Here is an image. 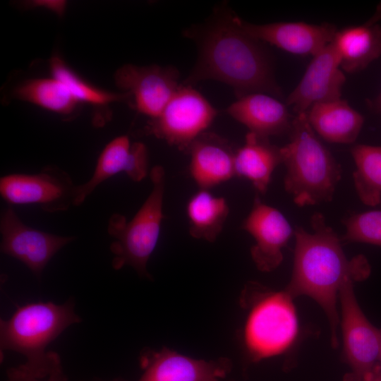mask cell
I'll use <instances>...</instances> for the list:
<instances>
[{
	"mask_svg": "<svg viewBox=\"0 0 381 381\" xmlns=\"http://www.w3.org/2000/svg\"><path fill=\"white\" fill-rule=\"evenodd\" d=\"M197 42L196 64L182 84L213 80L231 86L237 97L253 92L279 97L269 59L259 41L234 22L232 13L219 10L205 25L187 31Z\"/></svg>",
	"mask_w": 381,
	"mask_h": 381,
	"instance_id": "6da1fadb",
	"label": "cell"
},
{
	"mask_svg": "<svg viewBox=\"0 0 381 381\" xmlns=\"http://www.w3.org/2000/svg\"><path fill=\"white\" fill-rule=\"evenodd\" d=\"M313 233L301 226L294 229L296 240L292 276L285 291L292 297L306 295L314 299L325 312L331 328V343L338 345L339 322L337 298L349 279L361 280L370 273L366 259L357 256L349 260L341 239L328 226L322 214L310 219Z\"/></svg>",
	"mask_w": 381,
	"mask_h": 381,
	"instance_id": "7a4b0ae2",
	"label": "cell"
},
{
	"mask_svg": "<svg viewBox=\"0 0 381 381\" xmlns=\"http://www.w3.org/2000/svg\"><path fill=\"white\" fill-rule=\"evenodd\" d=\"M80 322L72 300L64 304L49 301L18 306L9 319L1 320V351L23 355L26 361L18 368L29 376L46 378L62 365L59 355L47 351V347L66 328Z\"/></svg>",
	"mask_w": 381,
	"mask_h": 381,
	"instance_id": "3957f363",
	"label": "cell"
},
{
	"mask_svg": "<svg viewBox=\"0 0 381 381\" xmlns=\"http://www.w3.org/2000/svg\"><path fill=\"white\" fill-rule=\"evenodd\" d=\"M289 133V142L281 147L285 190L299 207L331 201L341 166L317 138L306 113L294 117Z\"/></svg>",
	"mask_w": 381,
	"mask_h": 381,
	"instance_id": "277c9868",
	"label": "cell"
},
{
	"mask_svg": "<svg viewBox=\"0 0 381 381\" xmlns=\"http://www.w3.org/2000/svg\"><path fill=\"white\" fill-rule=\"evenodd\" d=\"M292 297L248 282L240 304L246 311L242 332L243 346L254 361L279 355L294 341L298 330Z\"/></svg>",
	"mask_w": 381,
	"mask_h": 381,
	"instance_id": "5b68a950",
	"label": "cell"
},
{
	"mask_svg": "<svg viewBox=\"0 0 381 381\" xmlns=\"http://www.w3.org/2000/svg\"><path fill=\"white\" fill-rule=\"evenodd\" d=\"M150 176L152 190L135 216L127 221L123 214L114 213L107 227L108 234L114 239L110 245L113 268L118 270L130 266L147 278H150L147 262L157 246L164 219V169L155 166Z\"/></svg>",
	"mask_w": 381,
	"mask_h": 381,
	"instance_id": "8992f818",
	"label": "cell"
},
{
	"mask_svg": "<svg viewBox=\"0 0 381 381\" xmlns=\"http://www.w3.org/2000/svg\"><path fill=\"white\" fill-rule=\"evenodd\" d=\"M216 116L217 110L199 92L181 84L161 114L147 122L143 133L188 152Z\"/></svg>",
	"mask_w": 381,
	"mask_h": 381,
	"instance_id": "52a82bcc",
	"label": "cell"
},
{
	"mask_svg": "<svg viewBox=\"0 0 381 381\" xmlns=\"http://www.w3.org/2000/svg\"><path fill=\"white\" fill-rule=\"evenodd\" d=\"M353 282L347 280L339 293L344 352L351 368L344 381H370L381 366L380 334L361 309L353 291Z\"/></svg>",
	"mask_w": 381,
	"mask_h": 381,
	"instance_id": "ba28073f",
	"label": "cell"
},
{
	"mask_svg": "<svg viewBox=\"0 0 381 381\" xmlns=\"http://www.w3.org/2000/svg\"><path fill=\"white\" fill-rule=\"evenodd\" d=\"M77 186L68 173L52 165L37 174H11L0 179V193L10 205H39L47 212L75 206Z\"/></svg>",
	"mask_w": 381,
	"mask_h": 381,
	"instance_id": "9c48e42d",
	"label": "cell"
},
{
	"mask_svg": "<svg viewBox=\"0 0 381 381\" xmlns=\"http://www.w3.org/2000/svg\"><path fill=\"white\" fill-rule=\"evenodd\" d=\"M0 232L1 252L22 262L37 278L54 255L75 239L26 225L11 206L1 212Z\"/></svg>",
	"mask_w": 381,
	"mask_h": 381,
	"instance_id": "30bf717a",
	"label": "cell"
},
{
	"mask_svg": "<svg viewBox=\"0 0 381 381\" xmlns=\"http://www.w3.org/2000/svg\"><path fill=\"white\" fill-rule=\"evenodd\" d=\"M179 72L174 66H138L126 64L115 73V83L129 94L131 104L138 112L157 117L181 84Z\"/></svg>",
	"mask_w": 381,
	"mask_h": 381,
	"instance_id": "8fae6325",
	"label": "cell"
},
{
	"mask_svg": "<svg viewBox=\"0 0 381 381\" xmlns=\"http://www.w3.org/2000/svg\"><path fill=\"white\" fill-rule=\"evenodd\" d=\"M242 228L255 241L250 254L257 268L262 272L275 270L282 262V249L294 235V229L284 215L256 196Z\"/></svg>",
	"mask_w": 381,
	"mask_h": 381,
	"instance_id": "7c38bea8",
	"label": "cell"
},
{
	"mask_svg": "<svg viewBox=\"0 0 381 381\" xmlns=\"http://www.w3.org/2000/svg\"><path fill=\"white\" fill-rule=\"evenodd\" d=\"M140 362L143 373L138 381H219L231 369L229 358H193L169 348L145 349Z\"/></svg>",
	"mask_w": 381,
	"mask_h": 381,
	"instance_id": "4fadbf2b",
	"label": "cell"
},
{
	"mask_svg": "<svg viewBox=\"0 0 381 381\" xmlns=\"http://www.w3.org/2000/svg\"><path fill=\"white\" fill-rule=\"evenodd\" d=\"M235 24L251 37L268 42L297 55L315 56L333 40L337 32L332 24H308L303 22H278L253 24L232 13Z\"/></svg>",
	"mask_w": 381,
	"mask_h": 381,
	"instance_id": "5bb4252c",
	"label": "cell"
},
{
	"mask_svg": "<svg viewBox=\"0 0 381 381\" xmlns=\"http://www.w3.org/2000/svg\"><path fill=\"white\" fill-rule=\"evenodd\" d=\"M346 78L332 43L313 56L301 80L289 95L286 104L296 114L313 104L341 99Z\"/></svg>",
	"mask_w": 381,
	"mask_h": 381,
	"instance_id": "9a60e30c",
	"label": "cell"
},
{
	"mask_svg": "<svg viewBox=\"0 0 381 381\" xmlns=\"http://www.w3.org/2000/svg\"><path fill=\"white\" fill-rule=\"evenodd\" d=\"M121 172L135 182L142 181L148 174L145 145L140 142L131 144L126 135L114 138L104 147L92 176L87 182L77 186L75 206L80 205L102 182Z\"/></svg>",
	"mask_w": 381,
	"mask_h": 381,
	"instance_id": "2e32d148",
	"label": "cell"
},
{
	"mask_svg": "<svg viewBox=\"0 0 381 381\" xmlns=\"http://www.w3.org/2000/svg\"><path fill=\"white\" fill-rule=\"evenodd\" d=\"M235 152L220 136L205 132L190 145L189 172L200 189H206L235 176Z\"/></svg>",
	"mask_w": 381,
	"mask_h": 381,
	"instance_id": "e0dca14e",
	"label": "cell"
},
{
	"mask_svg": "<svg viewBox=\"0 0 381 381\" xmlns=\"http://www.w3.org/2000/svg\"><path fill=\"white\" fill-rule=\"evenodd\" d=\"M225 111L249 132L265 138L289 133L294 119L283 103L263 92L238 97Z\"/></svg>",
	"mask_w": 381,
	"mask_h": 381,
	"instance_id": "ac0fdd59",
	"label": "cell"
},
{
	"mask_svg": "<svg viewBox=\"0 0 381 381\" xmlns=\"http://www.w3.org/2000/svg\"><path fill=\"white\" fill-rule=\"evenodd\" d=\"M306 114L314 132L333 143H353L364 123L363 116L341 99L316 103Z\"/></svg>",
	"mask_w": 381,
	"mask_h": 381,
	"instance_id": "d6986e66",
	"label": "cell"
},
{
	"mask_svg": "<svg viewBox=\"0 0 381 381\" xmlns=\"http://www.w3.org/2000/svg\"><path fill=\"white\" fill-rule=\"evenodd\" d=\"M281 163V147L272 144L269 138L248 132L244 144L235 152V176L248 179L259 193L264 194L273 171Z\"/></svg>",
	"mask_w": 381,
	"mask_h": 381,
	"instance_id": "ffe728a7",
	"label": "cell"
},
{
	"mask_svg": "<svg viewBox=\"0 0 381 381\" xmlns=\"http://www.w3.org/2000/svg\"><path fill=\"white\" fill-rule=\"evenodd\" d=\"M332 43L341 70L356 73L381 55V28L369 22L347 27L337 30Z\"/></svg>",
	"mask_w": 381,
	"mask_h": 381,
	"instance_id": "44dd1931",
	"label": "cell"
},
{
	"mask_svg": "<svg viewBox=\"0 0 381 381\" xmlns=\"http://www.w3.org/2000/svg\"><path fill=\"white\" fill-rule=\"evenodd\" d=\"M229 213V207L224 198L216 196L208 190L200 189L186 205L190 236L214 241L222 231Z\"/></svg>",
	"mask_w": 381,
	"mask_h": 381,
	"instance_id": "7402d4cb",
	"label": "cell"
},
{
	"mask_svg": "<svg viewBox=\"0 0 381 381\" xmlns=\"http://www.w3.org/2000/svg\"><path fill=\"white\" fill-rule=\"evenodd\" d=\"M356 165L353 179L362 202L374 206L381 202V146L355 145L350 150Z\"/></svg>",
	"mask_w": 381,
	"mask_h": 381,
	"instance_id": "603a6c76",
	"label": "cell"
},
{
	"mask_svg": "<svg viewBox=\"0 0 381 381\" xmlns=\"http://www.w3.org/2000/svg\"><path fill=\"white\" fill-rule=\"evenodd\" d=\"M13 94L17 99L61 115L73 114L79 104L66 87L53 77L26 80Z\"/></svg>",
	"mask_w": 381,
	"mask_h": 381,
	"instance_id": "cb8c5ba5",
	"label": "cell"
},
{
	"mask_svg": "<svg viewBox=\"0 0 381 381\" xmlns=\"http://www.w3.org/2000/svg\"><path fill=\"white\" fill-rule=\"evenodd\" d=\"M52 75L63 83L78 102L105 105L114 102H131L129 94L109 92L98 89L75 73L58 56L50 59Z\"/></svg>",
	"mask_w": 381,
	"mask_h": 381,
	"instance_id": "d4e9b609",
	"label": "cell"
},
{
	"mask_svg": "<svg viewBox=\"0 0 381 381\" xmlns=\"http://www.w3.org/2000/svg\"><path fill=\"white\" fill-rule=\"evenodd\" d=\"M344 243L359 242L381 246V210L354 214L345 219Z\"/></svg>",
	"mask_w": 381,
	"mask_h": 381,
	"instance_id": "484cf974",
	"label": "cell"
},
{
	"mask_svg": "<svg viewBox=\"0 0 381 381\" xmlns=\"http://www.w3.org/2000/svg\"><path fill=\"white\" fill-rule=\"evenodd\" d=\"M6 381H67L68 377L64 372L62 365L54 370L48 377L39 379L29 376L21 372L18 367L8 369Z\"/></svg>",
	"mask_w": 381,
	"mask_h": 381,
	"instance_id": "4316f807",
	"label": "cell"
},
{
	"mask_svg": "<svg viewBox=\"0 0 381 381\" xmlns=\"http://www.w3.org/2000/svg\"><path fill=\"white\" fill-rule=\"evenodd\" d=\"M23 4L25 8H42L49 10L59 16H61L65 13L67 6L66 1L62 0H34L27 1Z\"/></svg>",
	"mask_w": 381,
	"mask_h": 381,
	"instance_id": "83f0119b",
	"label": "cell"
},
{
	"mask_svg": "<svg viewBox=\"0 0 381 381\" xmlns=\"http://www.w3.org/2000/svg\"><path fill=\"white\" fill-rule=\"evenodd\" d=\"M370 381H381V366L376 370Z\"/></svg>",
	"mask_w": 381,
	"mask_h": 381,
	"instance_id": "f1b7e54d",
	"label": "cell"
},
{
	"mask_svg": "<svg viewBox=\"0 0 381 381\" xmlns=\"http://www.w3.org/2000/svg\"><path fill=\"white\" fill-rule=\"evenodd\" d=\"M380 364H381V329H380Z\"/></svg>",
	"mask_w": 381,
	"mask_h": 381,
	"instance_id": "f546056e",
	"label": "cell"
},
{
	"mask_svg": "<svg viewBox=\"0 0 381 381\" xmlns=\"http://www.w3.org/2000/svg\"><path fill=\"white\" fill-rule=\"evenodd\" d=\"M92 381H101V380H92ZM111 381H125L121 378H116V379H114L113 380H111Z\"/></svg>",
	"mask_w": 381,
	"mask_h": 381,
	"instance_id": "4dcf8cb0",
	"label": "cell"
},
{
	"mask_svg": "<svg viewBox=\"0 0 381 381\" xmlns=\"http://www.w3.org/2000/svg\"><path fill=\"white\" fill-rule=\"evenodd\" d=\"M380 104H381V97H380Z\"/></svg>",
	"mask_w": 381,
	"mask_h": 381,
	"instance_id": "1f68e13d",
	"label": "cell"
}]
</instances>
